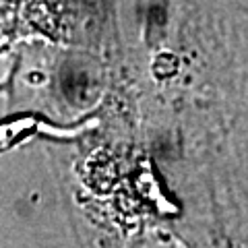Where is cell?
<instances>
[{
	"mask_svg": "<svg viewBox=\"0 0 248 248\" xmlns=\"http://www.w3.org/2000/svg\"><path fill=\"white\" fill-rule=\"evenodd\" d=\"M236 2H238V4L242 6V9H244V11L248 13V0H236Z\"/></svg>",
	"mask_w": 248,
	"mask_h": 248,
	"instance_id": "6da1fadb",
	"label": "cell"
}]
</instances>
